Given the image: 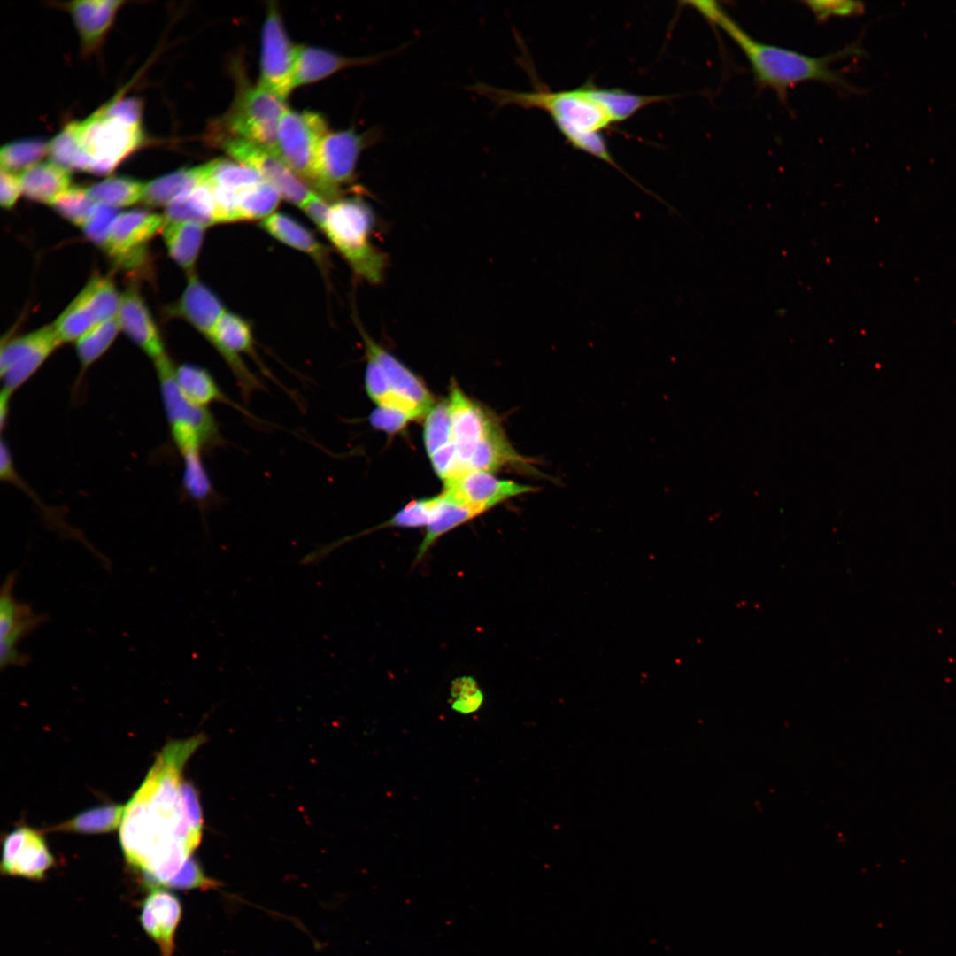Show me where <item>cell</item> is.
Returning <instances> with one entry per match:
<instances>
[{
	"instance_id": "19",
	"label": "cell",
	"mask_w": 956,
	"mask_h": 956,
	"mask_svg": "<svg viewBox=\"0 0 956 956\" xmlns=\"http://www.w3.org/2000/svg\"><path fill=\"white\" fill-rule=\"evenodd\" d=\"M181 904L173 893L153 888L142 906L141 923L158 945L161 956H173L174 935L181 918Z\"/></svg>"
},
{
	"instance_id": "10",
	"label": "cell",
	"mask_w": 956,
	"mask_h": 956,
	"mask_svg": "<svg viewBox=\"0 0 956 956\" xmlns=\"http://www.w3.org/2000/svg\"><path fill=\"white\" fill-rule=\"evenodd\" d=\"M62 342L53 325L6 342L1 347L2 392L12 397Z\"/></svg>"
},
{
	"instance_id": "27",
	"label": "cell",
	"mask_w": 956,
	"mask_h": 956,
	"mask_svg": "<svg viewBox=\"0 0 956 956\" xmlns=\"http://www.w3.org/2000/svg\"><path fill=\"white\" fill-rule=\"evenodd\" d=\"M530 459L518 454L506 439L501 427L493 421L475 447L468 462L469 471L495 472L504 466L526 464Z\"/></svg>"
},
{
	"instance_id": "42",
	"label": "cell",
	"mask_w": 956,
	"mask_h": 956,
	"mask_svg": "<svg viewBox=\"0 0 956 956\" xmlns=\"http://www.w3.org/2000/svg\"><path fill=\"white\" fill-rule=\"evenodd\" d=\"M452 443L451 420L448 401L434 405L426 415L424 443L430 457Z\"/></svg>"
},
{
	"instance_id": "43",
	"label": "cell",
	"mask_w": 956,
	"mask_h": 956,
	"mask_svg": "<svg viewBox=\"0 0 956 956\" xmlns=\"http://www.w3.org/2000/svg\"><path fill=\"white\" fill-rule=\"evenodd\" d=\"M96 204L89 197L88 189L75 185L60 193L50 205L64 219L82 227Z\"/></svg>"
},
{
	"instance_id": "39",
	"label": "cell",
	"mask_w": 956,
	"mask_h": 956,
	"mask_svg": "<svg viewBox=\"0 0 956 956\" xmlns=\"http://www.w3.org/2000/svg\"><path fill=\"white\" fill-rule=\"evenodd\" d=\"M48 145L43 140L36 138L6 143L0 151L1 169L13 173L25 172L48 153Z\"/></svg>"
},
{
	"instance_id": "21",
	"label": "cell",
	"mask_w": 956,
	"mask_h": 956,
	"mask_svg": "<svg viewBox=\"0 0 956 956\" xmlns=\"http://www.w3.org/2000/svg\"><path fill=\"white\" fill-rule=\"evenodd\" d=\"M226 312L220 299L194 274L172 312L187 320L207 340L212 336L219 320Z\"/></svg>"
},
{
	"instance_id": "41",
	"label": "cell",
	"mask_w": 956,
	"mask_h": 956,
	"mask_svg": "<svg viewBox=\"0 0 956 956\" xmlns=\"http://www.w3.org/2000/svg\"><path fill=\"white\" fill-rule=\"evenodd\" d=\"M47 621V615L35 613L19 623L6 636L1 637L0 667L2 669L10 667H24L29 663V656L20 652L17 648V644L21 639Z\"/></svg>"
},
{
	"instance_id": "2",
	"label": "cell",
	"mask_w": 956,
	"mask_h": 956,
	"mask_svg": "<svg viewBox=\"0 0 956 956\" xmlns=\"http://www.w3.org/2000/svg\"><path fill=\"white\" fill-rule=\"evenodd\" d=\"M487 97L497 107L517 105L546 112L566 141L574 149L593 156L621 170L615 163L601 132L612 125L631 118L641 109L672 98L649 96L620 89H602L587 81L582 86L560 91H513L476 83L470 88Z\"/></svg>"
},
{
	"instance_id": "51",
	"label": "cell",
	"mask_w": 956,
	"mask_h": 956,
	"mask_svg": "<svg viewBox=\"0 0 956 956\" xmlns=\"http://www.w3.org/2000/svg\"><path fill=\"white\" fill-rule=\"evenodd\" d=\"M368 419L374 428L389 434L401 431L410 420H414L408 413L382 406H377Z\"/></svg>"
},
{
	"instance_id": "29",
	"label": "cell",
	"mask_w": 956,
	"mask_h": 956,
	"mask_svg": "<svg viewBox=\"0 0 956 956\" xmlns=\"http://www.w3.org/2000/svg\"><path fill=\"white\" fill-rule=\"evenodd\" d=\"M165 224L194 222L205 227L215 225L212 194L204 182L169 203L164 212Z\"/></svg>"
},
{
	"instance_id": "8",
	"label": "cell",
	"mask_w": 956,
	"mask_h": 956,
	"mask_svg": "<svg viewBox=\"0 0 956 956\" xmlns=\"http://www.w3.org/2000/svg\"><path fill=\"white\" fill-rule=\"evenodd\" d=\"M287 107L284 99L259 84L241 91L227 116V129L279 155L277 128Z\"/></svg>"
},
{
	"instance_id": "28",
	"label": "cell",
	"mask_w": 956,
	"mask_h": 956,
	"mask_svg": "<svg viewBox=\"0 0 956 956\" xmlns=\"http://www.w3.org/2000/svg\"><path fill=\"white\" fill-rule=\"evenodd\" d=\"M21 189L31 200L51 204L55 198L70 187V171L49 162H40L20 174Z\"/></svg>"
},
{
	"instance_id": "45",
	"label": "cell",
	"mask_w": 956,
	"mask_h": 956,
	"mask_svg": "<svg viewBox=\"0 0 956 956\" xmlns=\"http://www.w3.org/2000/svg\"><path fill=\"white\" fill-rule=\"evenodd\" d=\"M441 503V495L411 502L398 511L389 520L370 530L385 527L415 528L428 526L436 518Z\"/></svg>"
},
{
	"instance_id": "53",
	"label": "cell",
	"mask_w": 956,
	"mask_h": 956,
	"mask_svg": "<svg viewBox=\"0 0 956 956\" xmlns=\"http://www.w3.org/2000/svg\"><path fill=\"white\" fill-rule=\"evenodd\" d=\"M306 216L322 231L326 224L330 205L327 199L312 192L300 206Z\"/></svg>"
},
{
	"instance_id": "54",
	"label": "cell",
	"mask_w": 956,
	"mask_h": 956,
	"mask_svg": "<svg viewBox=\"0 0 956 956\" xmlns=\"http://www.w3.org/2000/svg\"><path fill=\"white\" fill-rule=\"evenodd\" d=\"M22 192L20 177L16 173L1 169L0 203L2 207L11 209Z\"/></svg>"
},
{
	"instance_id": "24",
	"label": "cell",
	"mask_w": 956,
	"mask_h": 956,
	"mask_svg": "<svg viewBox=\"0 0 956 956\" xmlns=\"http://www.w3.org/2000/svg\"><path fill=\"white\" fill-rule=\"evenodd\" d=\"M260 227L279 242L312 257L320 266L328 264V252L315 235L302 223L281 212H274L260 222Z\"/></svg>"
},
{
	"instance_id": "26",
	"label": "cell",
	"mask_w": 956,
	"mask_h": 956,
	"mask_svg": "<svg viewBox=\"0 0 956 956\" xmlns=\"http://www.w3.org/2000/svg\"><path fill=\"white\" fill-rule=\"evenodd\" d=\"M121 1L81 0L70 3V11L85 48L96 46L111 27Z\"/></svg>"
},
{
	"instance_id": "1",
	"label": "cell",
	"mask_w": 956,
	"mask_h": 956,
	"mask_svg": "<svg viewBox=\"0 0 956 956\" xmlns=\"http://www.w3.org/2000/svg\"><path fill=\"white\" fill-rule=\"evenodd\" d=\"M204 741V735H197L168 743L125 806L120 824L124 855L153 888L167 886L200 843L203 819L187 809L181 775Z\"/></svg>"
},
{
	"instance_id": "46",
	"label": "cell",
	"mask_w": 956,
	"mask_h": 956,
	"mask_svg": "<svg viewBox=\"0 0 956 956\" xmlns=\"http://www.w3.org/2000/svg\"><path fill=\"white\" fill-rule=\"evenodd\" d=\"M182 459V482L186 492L196 502L206 503L213 494V488L203 458L187 457Z\"/></svg>"
},
{
	"instance_id": "22",
	"label": "cell",
	"mask_w": 956,
	"mask_h": 956,
	"mask_svg": "<svg viewBox=\"0 0 956 956\" xmlns=\"http://www.w3.org/2000/svg\"><path fill=\"white\" fill-rule=\"evenodd\" d=\"M381 58L382 56L349 58L320 48L297 46L293 88L320 81L342 69L374 63Z\"/></svg>"
},
{
	"instance_id": "25",
	"label": "cell",
	"mask_w": 956,
	"mask_h": 956,
	"mask_svg": "<svg viewBox=\"0 0 956 956\" xmlns=\"http://www.w3.org/2000/svg\"><path fill=\"white\" fill-rule=\"evenodd\" d=\"M174 377L181 392L196 405L208 408L211 404L220 403L232 406L243 414H250L227 397L213 376L204 368L192 364H182L175 367Z\"/></svg>"
},
{
	"instance_id": "36",
	"label": "cell",
	"mask_w": 956,
	"mask_h": 956,
	"mask_svg": "<svg viewBox=\"0 0 956 956\" xmlns=\"http://www.w3.org/2000/svg\"><path fill=\"white\" fill-rule=\"evenodd\" d=\"M78 127L79 122H70L48 145L50 161L68 171L73 169L87 171L90 164L89 157L80 146Z\"/></svg>"
},
{
	"instance_id": "3",
	"label": "cell",
	"mask_w": 956,
	"mask_h": 956,
	"mask_svg": "<svg viewBox=\"0 0 956 956\" xmlns=\"http://www.w3.org/2000/svg\"><path fill=\"white\" fill-rule=\"evenodd\" d=\"M688 4L732 39L748 60L757 86L773 89L781 101H786L790 88L809 81L826 83L837 91L857 90L846 80L844 71L833 66L834 63L858 53L860 49L856 44L822 57L808 56L755 40L718 2H686Z\"/></svg>"
},
{
	"instance_id": "15",
	"label": "cell",
	"mask_w": 956,
	"mask_h": 956,
	"mask_svg": "<svg viewBox=\"0 0 956 956\" xmlns=\"http://www.w3.org/2000/svg\"><path fill=\"white\" fill-rule=\"evenodd\" d=\"M448 400L451 437L455 445L462 474L469 472L468 462L480 441L495 420L480 405L459 389L455 381L450 388Z\"/></svg>"
},
{
	"instance_id": "44",
	"label": "cell",
	"mask_w": 956,
	"mask_h": 956,
	"mask_svg": "<svg viewBox=\"0 0 956 956\" xmlns=\"http://www.w3.org/2000/svg\"><path fill=\"white\" fill-rule=\"evenodd\" d=\"M17 575L16 572L9 574L1 589L0 637H4L19 623L35 614L27 603L18 601L13 595Z\"/></svg>"
},
{
	"instance_id": "11",
	"label": "cell",
	"mask_w": 956,
	"mask_h": 956,
	"mask_svg": "<svg viewBox=\"0 0 956 956\" xmlns=\"http://www.w3.org/2000/svg\"><path fill=\"white\" fill-rule=\"evenodd\" d=\"M297 52V46L290 42L277 9L270 6L262 29L259 85L285 99L294 89Z\"/></svg>"
},
{
	"instance_id": "35",
	"label": "cell",
	"mask_w": 956,
	"mask_h": 956,
	"mask_svg": "<svg viewBox=\"0 0 956 956\" xmlns=\"http://www.w3.org/2000/svg\"><path fill=\"white\" fill-rule=\"evenodd\" d=\"M443 500L434 520L427 527L426 535L420 543L415 562L427 553L431 545L443 534L481 514L480 512Z\"/></svg>"
},
{
	"instance_id": "31",
	"label": "cell",
	"mask_w": 956,
	"mask_h": 956,
	"mask_svg": "<svg viewBox=\"0 0 956 956\" xmlns=\"http://www.w3.org/2000/svg\"><path fill=\"white\" fill-rule=\"evenodd\" d=\"M281 198L277 189L266 180L237 193L235 221H261L273 213Z\"/></svg>"
},
{
	"instance_id": "9",
	"label": "cell",
	"mask_w": 956,
	"mask_h": 956,
	"mask_svg": "<svg viewBox=\"0 0 956 956\" xmlns=\"http://www.w3.org/2000/svg\"><path fill=\"white\" fill-rule=\"evenodd\" d=\"M375 135L353 129L326 134L319 147L317 164L315 188L320 196L335 197L342 186L354 181L358 158Z\"/></svg>"
},
{
	"instance_id": "40",
	"label": "cell",
	"mask_w": 956,
	"mask_h": 956,
	"mask_svg": "<svg viewBox=\"0 0 956 956\" xmlns=\"http://www.w3.org/2000/svg\"><path fill=\"white\" fill-rule=\"evenodd\" d=\"M62 343L78 341L97 325L85 304L76 297L52 324Z\"/></svg>"
},
{
	"instance_id": "14",
	"label": "cell",
	"mask_w": 956,
	"mask_h": 956,
	"mask_svg": "<svg viewBox=\"0 0 956 956\" xmlns=\"http://www.w3.org/2000/svg\"><path fill=\"white\" fill-rule=\"evenodd\" d=\"M537 489L513 481L497 479L488 472L474 470L444 483L442 496L451 503L482 513L502 501L537 491Z\"/></svg>"
},
{
	"instance_id": "48",
	"label": "cell",
	"mask_w": 956,
	"mask_h": 956,
	"mask_svg": "<svg viewBox=\"0 0 956 956\" xmlns=\"http://www.w3.org/2000/svg\"><path fill=\"white\" fill-rule=\"evenodd\" d=\"M452 709L462 714L476 712L483 701V694L471 677H461L452 682L451 688Z\"/></svg>"
},
{
	"instance_id": "13",
	"label": "cell",
	"mask_w": 956,
	"mask_h": 956,
	"mask_svg": "<svg viewBox=\"0 0 956 956\" xmlns=\"http://www.w3.org/2000/svg\"><path fill=\"white\" fill-rule=\"evenodd\" d=\"M231 369L243 398L248 401L258 390L260 381L246 366L241 355H253V336L250 324L236 313L226 311L208 340Z\"/></svg>"
},
{
	"instance_id": "23",
	"label": "cell",
	"mask_w": 956,
	"mask_h": 956,
	"mask_svg": "<svg viewBox=\"0 0 956 956\" xmlns=\"http://www.w3.org/2000/svg\"><path fill=\"white\" fill-rule=\"evenodd\" d=\"M211 164L182 168L157 178L145 185L142 201L149 206L167 205L208 181Z\"/></svg>"
},
{
	"instance_id": "47",
	"label": "cell",
	"mask_w": 956,
	"mask_h": 956,
	"mask_svg": "<svg viewBox=\"0 0 956 956\" xmlns=\"http://www.w3.org/2000/svg\"><path fill=\"white\" fill-rule=\"evenodd\" d=\"M119 215L116 208L96 204L89 219L81 227L86 237L102 249H105L112 224Z\"/></svg>"
},
{
	"instance_id": "50",
	"label": "cell",
	"mask_w": 956,
	"mask_h": 956,
	"mask_svg": "<svg viewBox=\"0 0 956 956\" xmlns=\"http://www.w3.org/2000/svg\"><path fill=\"white\" fill-rule=\"evenodd\" d=\"M219 886V882L207 877L198 863L189 859L181 870L173 878L166 887L175 889H212Z\"/></svg>"
},
{
	"instance_id": "52",
	"label": "cell",
	"mask_w": 956,
	"mask_h": 956,
	"mask_svg": "<svg viewBox=\"0 0 956 956\" xmlns=\"http://www.w3.org/2000/svg\"><path fill=\"white\" fill-rule=\"evenodd\" d=\"M98 111L104 116L117 118L129 124L141 123L142 103L134 97L112 99Z\"/></svg>"
},
{
	"instance_id": "49",
	"label": "cell",
	"mask_w": 956,
	"mask_h": 956,
	"mask_svg": "<svg viewBox=\"0 0 956 956\" xmlns=\"http://www.w3.org/2000/svg\"><path fill=\"white\" fill-rule=\"evenodd\" d=\"M818 21H826L832 17H853L865 12V4L860 1L847 0H810L803 2Z\"/></svg>"
},
{
	"instance_id": "4",
	"label": "cell",
	"mask_w": 956,
	"mask_h": 956,
	"mask_svg": "<svg viewBox=\"0 0 956 956\" xmlns=\"http://www.w3.org/2000/svg\"><path fill=\"white\" fill-rule=\"evenodd\" d=\"M374 225L372 207L361 197H351L333 202L322 231L356 276L378 284L384 277L388 258L373 243Z\"/></svg>"
},
{
	"instance_id": "38",
	"label": "cell",
	"mask_w": 956,
	"mask_h": 956,
	"mask_svg": "<svg viewBox=\"0 0 956 956\" xmlns=\"http://www.w3.org/2000/svg\"><path fill=\"white\" fill-rule=\"evenodd\" d=\"M210 164L211 171L206 182L212 186L239 192L264 181L256 170L239 162L217 159Z\"/></svg>"
},
{
	"instance_id": "6",
	"label": "cell",
	"mask_w": 956,
	"mask_h": 956,
	"mask_svg": "<svg viewBox=\"0 0 956 956\" xmlns=\"http://www.w3.org/2000/svg\"><path fill=\"white\" fill-rule=\"evenodd\" d=\"M78 141L90 164L87 172L107 174L143 142L141 125L129 124L99 111L79 122Z\"/></svg>"
},
{
	"instance_id": "32",
	"label": "cell",
	"mask_w": 956,
	"mask_h": 956,
	"mask_svg": "<svg viewBox=\"0 0 956 956\" xmlns=\"http://www.w3.org/2000/svg\"><path fill=\"white\" fill-rule=\"evenodd\" d=\"M145 185L133 178L113 176L89 187L88 194L96 204L113 208L134 204L142 200Z\"/></svg>"
},
{
	"instance_id": "17",
	"label": "cell",
	"mask_w": 956,
	"mask_h": 956,
	"mask_svg": "<svg viewBox=\"0 0 956 956\" xmlns=\"http://www.w3.org/2000/svg\"><path fill=\"white\" fill-rule=\"evenodd\" d=\"M164 217L144 210L122 212L115 219L106 253L120 266L125 261L146 252V243L163 229Z\"/></svg>"
},
{
	"instance_id": "30",
	"label": "cell",
	"mask_w": 956,
	"mask_h": 956,
	"mask_svg": "<svg viewBox=\"0 0 956 956\" xmlns=\"http://www.w3.org/2000/svg\"><path fill=\"white\" fill-rule=\"evenodd\" d=\"M205 228L194 222L168 223L163 227L169 255L189 274H194Z\"/></svg>"
},
{
	"instance_id": "16",
	"label": "cell",
	"mask_w": 956,
	"mask_h": 956,
	"mask_svg": "<svg viewBox=\"0 0 956 956\" xmlns=\"http://www.w3.org/2000/svg\"><path fill=\"white\" fill-rule=\"evenodd\" d=\"M54 864V858L38 831L21 827L6 836L3 845L2 873L42 880Z\"/></svg>"
},
{
	"instance_id": "33",
	"label": "cell",
	"mask_w": 956,
	"mask_h": 956,
	"mask_svg": "<svg viewBox=\"0 0 956 956\" xmlns=\"http://www.w3.org/2000/svg\"><path fill=\"white\" fill-rule=\"evenodd\" d=\"M78 297L89 309L97 324L118 314L121 296L107 277L93 276Z\"/></svg>"
},
{
	"instance_id": "18",
	"label": "cell",
	"mask_w": 956,
	"mask_h": 956,
	"mask_svg": "<svg viewBox=\"0 0 956 956\" xmlns=\"http://www.w3.org/2000/svg\"><path fill=\"white\" fill-rule=\"evenodd\" d=\"M366 357L382 369L392 390L418 407L425 415L434 406V399L424 383L395 356L376 343L360 326Z\"/></svg>"
},
{
	"instance_id": "37",
	"label": "cell",
	"mask_w": 956,
	"mask_h": 956,
	"mask_svg": "<svg viewBox=\"0 0 956 956\" xmlns=\"http://www.w3.org/2000/svg\"><path fill=\"white\" fill-rule=\"evenodd\" d=\"M120 328L118 316H115L96 325L77 341V354L82 371L88 369L107 351Z\"/></svg>"
},
{
	"instance_id": "20",
	"label": "cell",
	"mask_w": 956,
	"mask_h": 956,
	"mask_svg": "<svg viewBox=\"0 0 956 956\" xmlns=\"http://www.w3.org/2000/svg\"><path fill=\"white\" fill-rule=\"evenodd\" d=\"M117 316L120 328L153 361L166 354L157 327L135 288L122 294Z\"/></svg>"
},
{
	"instance_id": "12",
	"label": "cell",
	"mask_w": 956,
	"mask_h": 956,
	"mask_svg": "<svg viewBox=\"0 0 956 956\" xmlns=\"http://www.w3.org/2000/svg\"><path fill=\"white\" fill-rule=\"evenodd\" d=\"M223 148L239 163L256 170L288 202L300 207L312 193L281 158L271 150L240 137L225 140Z\"/></svg>"
},
{
	"instance_id": "34",
	"label": "cell",
	"mask_w": 956,
	"mask_h": 956,
	"mask_svg": "<svg viewBox=\"0 0 956 956\" xmlns=\"http://www.w3.org/2000/svg\"><path fill=\"white\" fill-rule=\"evenodd\" d=\"M124 812V806L105 805L84 811L53 829L79 833L108 832L121 824Z\"/></svg>"
},
{
	"instance_id": "7",
	"label": "cell",
	"mask_w": 956,
	"mask_h": 956,
	"mask_svg": "<svg viewBox=\"0 0 956 956\" xmlns=\"http://www.w3.org/2000/svg\"><path fill=\"white\" fill-rule=\"evenodd\" d=\"M324 119L312 112L288 108L277 128V147L281 159L304 181L317 184L319 147L328 133Z\"/></svg>"
},
{
	"instance_id": "5",
	"label": "cell",
	"mask_w": 956,
	"mask_h": 956,
	"mask_svg": "<svg viewBox=\"0 0 956 956\" xmlns=\"http://www.w3.org/2000/svg\"><path fill=\"white\" fill-rule=\"evenodd\" d=\"M171 435L181 457L202 456L221 441L220 428L206 407L192 404L181 392L166 354L154 361Z\"/></svg>"
}]
</instances>
